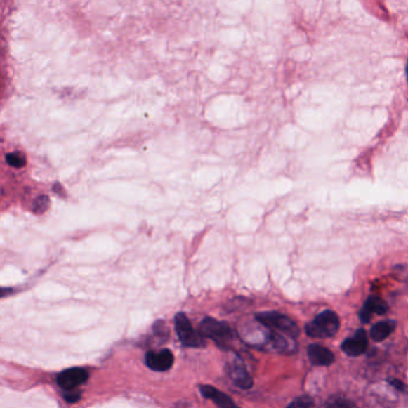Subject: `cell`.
<instances>
[{
    "mask_svg": "<svg viewBox=\"0 0 408 408\" xmlns=\"http://www.w3.org/2000/svg\"><path fill=\"white\" fill-rule=\"evenodd\" d=\"M368 349V337L364 329H358L353 338H348L341 345V350L348 356H361Z\"/></svg>",
    "mask_w": 408,
    "mask_h": 408,
    "instance_id": "cell-7",
    "label": "cell"
},
{
    "mask_svg": "<svg viewBox=\"0 0 408 408\" xmlns=\"http://www.w3.org/2000/svg\"><path fill=\"white\" fill-rule=\"evenodd\" d=\"M308 357L309 361L319 367H327L334 362V355L325 346L319 344L309 345Z\"/></svg>",
    "mask_w": 408,
    "mask_h": 408,
    "instance_id": "cell-11",
    "label": "cell"
},
{
    "mask_svg": "<svg viewBox=\"0 0 408 408\" xmlns=\"http://www.w3.org/2000/svg\"><path fill=\"white\" fill-rule=\"evenodd\" d=\"M339 327H341V321L337 314L332 310H325L305 326V333L309 337L324 339V338L336 336L339 331Z\"/></svg>",
    "mask_w": 408,
    "mask_h": 408,
    "instance_id": "cell-1",
    "label": "cell"
},
{
    "mask_svg": "<svg viewBox=\"0 0 408 408\" xmlns=\"http://www.w3.org/2000/svg\"><path fill=\"white\" fill-rule=\"evenodd\" d=\"M146 364L154 371H167L173 365L175 357L170 350H162L159 353H148L146 355Z\"/></svg>",
    "mask_w": 408,
    "mask_h": 408,
    "instance_id": "cell-8",
    "label": "cell"
},
{
    "mask_svg": "<svg viewBox=\"0 0 408 408\" xmlns=\"http://www.w3.org/2000/svg\"><path fill=\"white\" fill-rule=\"evenodd\" d=\"M287 408H314V401L310 397H300L291 402Z\"/></svg>",
    "mask_w": 408,
    "mask_h": 408,
    "instance_id": "cell-15",
    "label": "cell"
},
{
    "mask_svg": "<svg viewBox=\"0 0 408 408\" xmlns=\"http://www.w3.org/2000/svg\"><path fill=\"white\" fill-rule=\"evenodd\" d=\"M80 399V393L77 392L76 389L74 390H66V394H65V400L67 402H77V401Z\"/></svg>",
    "mask_w": 408,
    "mask_h": 408,
    "instance_id": "cell-17",
    "label": "cell"
},
{
    "mask_svg": "<svg viewBox=\"0 0 408 408\" xmlns=\"http://www.w3.org/2000/svg\"><path fill=\"white\" fill-rule=\"evenodd\" d=\"M326 408H357L356 404L351 402V401L348 400V399H344V397H334L332 400L329 401L327 404V407Z\"/></svg>",
    "mask_w": 408,
    "mask_h": 408,
    "instance_id": "cell-14",
    "label": "cell"
},
{
    "mask_svg": "<svg viewBox=\"0 0 408 408\" xmlns=\"http://www.w3.org/2000/svg\"><path fill=\"white\" fill-rule=\"evenodd\" d=\"M201 393L203 397L213 401L218 408H240L227 394L211 386H202Z\"/></svg>",
    "mask_w": 408,
    "mask_h": 408,
    "instance_id": "cell-10",
    "label": "cell"
},
{
    "mask_svg": "<svg viewBox=\"0 0 408 408\" xmlns=\"http://www.w3.org/2000/svg\"><path fill=\"white\" fill-rule=\"evenodd\" d=\"M394 329H395L394 321H381L373 326V329L370 331V337L374 341H385L394 332Z\"/></svg>",
    "mask_w": 408,
    "mask_h": 408,
    "instance_id": "cell-12",
    "label": "cell"
},
{
    "mask_svg": "<svg viewBox=\"0 0 408 408\" xmlns=\"http://www.w3.org/2000/svg\"><path fill=\"white\" fill-rule=\"evenodd\" d=\"M49 197L48 196H40L39 199H36L35 203H34V213L36 214H42L44 213L46 210L48 209V206H49Z\"/></svg>",
    "mask_w": 408,
    "mask_h": 408,
    "instance_id": "cell-16",
    "label": "cell"
},
{
    "mask_svg": "<svg viewBox=\"0 0 408 408\" xmlns=\"http://www.w3.org/2000/svg\"><path fill=\"white\" fill-rule=\"evenodd\" d=\"M12 291H13L12 288H5V287H0V298L8 296V295H10Z\"/></svg>",
    "mask_w": 408,
    "mask_h": 408,
    "instance_id": "cell-18",
    "label": "cell"
},
{
    "mask_svg": "<svg viewBox=\"0 0 408 408\" xmlns=\"http://www.w3.org/2000/svg\"><path fill=\"white\" fill-rule=\"evenodd\" d=\"M256 319L259 324L265 326L266 329L282 333L287 337L294 339L300 334V329L296 325V322L284 314L277 313V312H264V313H258Z\"/></svg>",
    "mask_w": 408,
    "mask_h": 408,
    "instance_id": "cell-2",
    "label": "cell"
},
{
    "mask_svg": "<svg viewBox=\"0 0 408 408\" xmlns=\"http://www.w3.org/2000/svg\"><path fill=\"white\" fill-rule=\"evenodd\" d=\"M88 379V370L83 368L66 369L58 376V385L64 390H74Z\"/></svg>",
    "mask_w": 408,
    "mask_h": 408,
    "instance_id": "cell-5",
    "label": "cell"
},
{
    "mask_svg": "<svg viewBox=\"0 0 408 408\" xmlns=\"http://www.w3.org/2000/svg\"><path fill=\"white\" fill-rule=\"evenodd\" d=\"M227 373L230 375V380L233 381L234 385L238 386L239 388L249 389L254 386L252 377L238 357H234L233 361L230 362L227 367Z\"/></svg>",
    "mask_w": 408,
    "mask_h": 408,
    "instance_id": "cell-6",
    "label": "cell"
},
{
    "mask_svg": "<svg viewBox=\"0 0 408 408\" xmlns=\"http://www.w3.org/2000/svg\"><path fill=\"white\" fill-rule=\"evenodd\" d=\"M6 162L13 167H23L27 164V159L23 153L20 152H13L6 155Z\"/></svg>",
    "mask_w": 408,
    "mask_h": 408,
    "instance_id": "cell-13",
    "label": "cell"
},
{
    "mask_svg": "<svg viewBox=\"0 0 408 408\" xmlns=\"http://www.w3.org/2000/svg\"><path fill=\"white\" fill-rule=\"evenodd\" d=\"M175 326L179 341L187 348H203L206 344L202 334L194 329L185 314L178 313L176 315Z\"/></svg>",
    "mask_w": 408,
    "mask_h": 408,
    "instance_id": "cell-4",
    "label": "cell"
},
{
    "mask_svg": "<svg viewBox=\"0 0 408 408\" xmlns=\"http://www.w3.org/2000/svg\"><path fill=\"white\" fill-rule=\"evenodd\" d=\"M388 312V305L385 300L379 298V296H370V298L365 301L363 308H362L360 317H361L362 322L368 324L373 314H379V315H383V314Z\"/></svg>",
    "mask_w": 408,
    "mask_h": 408,
    "instance_id": "cell-9",
    "label": "cell"
},
{
    "mask_svg": "<svg viewBox=\"0 0 408 408\" xmlns=\"http://www.w3.org/2000/svg\"><path fill=\"white\" fill-rule=\"evenodd\" d=\"M407 79H408V64H407Z\"/></svg>",
    "mask_w": 408,
    "mask_h": 408,
    "instance_id": "cell-19",
    "label": "cell"
},
{
    "mask_svg": "<svg viewBox=\"0 0 408 408\" xmlns=\"http://www.w3.org/2000/svg\"><path fill=\"white\" fill-rule=\"evenodd\" d=\"M199 333L203 337L209 338L221 346H226L233 339V331L230 326L226 322H221L213 317H206L201 322Z\"/></svg>",
    "mask_w": 408,
    "mask_h": 408,
    "instance_id": "cell-3",
    "label": "cell"
}]
</instances>
